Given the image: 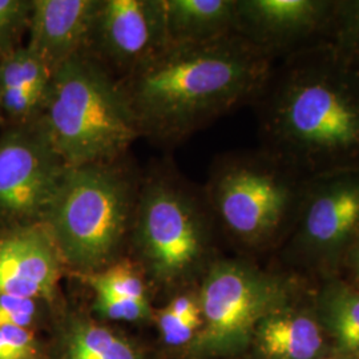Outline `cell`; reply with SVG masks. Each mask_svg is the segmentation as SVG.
<instances>
[{
  "label": "cell",
  "instance_id": "obj_19",
  "mask_svg": "<svg viewBox=\"0 0 359 359\" xmlns=\"http://www.w3.org/2000/svg\"><path fill=\"white\" fill-rule=\"evenodd\" d=\"M203 326V316L196 290L175 295L158 314V330L170 347L191 346Z\"/></svg>",
  "mask_w": 359,
  "mask_h": 359
},
{
  "label": "cell",
  "instance_id": "obj_11",
  "mask_svg": "<svg viewBox=\"0 0 359 359\" xmlns=\"http://www.w3.org/2000/svg\"><path fill=\"white\" fill-rule=\"evenodd\" d=\"M335 0H237L236 34L273 62L326 44Z\"/></svg>",
  "mask_w": 359,
  "mask_h": 359
},
{
  "label": "cell",
  "instance_id": "obj_21",
  "mask_svg": "<svg viewBox=\"0 0 359 359\" xmlns=\"http://www.w3.org/2000/svg\"><path fill=\"white\" fill-rule=\"evenodd\" d=\"M326 44L342 59L359 65V0H335Z\"/></svg>",
  "mask_w": 359,
  "mask_h": 359
},
{
  "label": "cell",
  "instance_id": "obj_4",
  "mask_svg": "<svg viewBox=\"0 0 359 359\" xmlns=\"http://www.w3.org/2000/svg\"><path fill=\"white\" fill-rule=\"evenodd\" d=\"M308 179L259 148L218 157L203 188L219 231L246 252L283 248Z\"/></svg>",
  "mask_w": 359,
  "mask_h": 359
},
{
  "label": "cell",
  "instance_id": "obj_24",
  "mask_svg": "<svg viewBox=\"0 0 359 359\" xmlns=\"http://www.w3.org/2000/svg\"><path fill=\"white\" fill-rule=\"evenodd\" d=\"M40 299L19 295L0 294V327L29 329L39 316Z\"/></svg>",
  "mask_w": 359,
  "mask_h": 359
},
{
  "label": "cell",
  "instance_id": "obj_13",
  "mask_svg": "<svg viewBox=\"0 0 359 359\" xmlns=\"http://www.w3.org/2000/svg\"><path fill=\"white\" fill-rule=\"evenodd\" d=\"M249 348L256 359H318L334 353L314 304V289L309 286L265 316Z\"/></svg>",
  "mask_w": 359,
  "mask_h": 359
},
{
  "label": "cell",
  "instance_id": "obj_25",
  "mask_svg": "<svg viewBox=\"0 0 359 359\" xmlns=\"http://www.w3.org/2000/svg\"><path fill=\"white\" fill-rule=\"evenodd\" d=\"M38 346L31 329L0 327V359H35Z\"/></svg>",
  "mask_w": 359,
  "mask_h": 359
},
{
  "label": "cell",
  "instance_id": "obj_10",
  "mask_svg": "<svg viewBox=\"0 0 359 359\" xmlns=\"http://www.w3.org/2000/svg\"><path fill=\"white\" fill-rule=\"evenodd\" d=\"M168 47L164 0H100L86 55L124 77Z\"/></svg>",
  "mask_w": 359,
  "mask_h": 359
},
{
  "label": "cell",
  "instance_id": "obj_6",
  "mask_svg": "<svg viewBox=\"0 0 359 359\" xmlns=\"http://www.w3.org/2000/svg\"><path fill=\"white\" fill-rule=\"evenodd\" d=\"M218 229L203 188L176 175H152L139 184L130 226L137 256L156 283L177 287L203 277Z\"/></svg>",
  "mask_w": 359,
  "mask_h": 359
},
{
  "label": "cell",
  "instance_id": "obj_22",
  "mask_svg": "<svg viewBox=\"0 0 359 359\" xmlns=\"http://www.w3.org/2000/svg\"><path fill=\"white\" fill-rule=\"evenodd\" d=\"M32 0H0V57L16 50L28 29Z\"/></svg>",
  "mask_w": 359,
  "mask_h": 359
},
{
  "label": "cell",
  "instance_id": "obj_15",
  "mask_svg": "<svg viewBox=\"0 0 359 359\" xmlns=\"http://www.w3.org/2000/svg\"><path fill=\"white\" fill-rule=\"evenodd\" d=\"M52 72L25 47L0 57V121L8 127L34 123L46 102Z\"/></svg>",
  "mask_w": 359,
  "mask_h": 359
},
{
  "label": "cell",
  "instance_id": "obj_8",
  "mask_svg": "<svg viewBox=\"0 0 359 359\" xmlns=\"http://www.w3.org/2000/svg\"><path fill=\"white\" fill-rule=\"evenodd\" d=\"M358 237L359 168L320 175L306 181L283 255L322 281L339 277Z\"/></svg>",
  "mask_w": 359,
  "mask_h": 359
},
{
  "label": "cell",
  "instance_id": "obj_18",
  "mask_svg": "<svg viewBox=\"0 0 359 359\" xmlns=\"http://www.w3.org/2000/svg\"><path fill=\"white\" fill-rule=\"evenodd\" d=\"M55 359H144L130 339L90 318L67 322Z\"/></svg>",
  "mask_w": 359,
  "mask_h": 359
},
{
  "label": "cell",
  "instance_id": "obj_27",
  "mask_svg": "<svg viewBox=\"0 0 359 359\" xmlns=\"http://www.w3.org/2000/svg\"><path fill=\"white\" fill-rule=\"evenodd\" d=\"M318 359H359L357 355H346V354H339V353H330V354H326L321 358Z\"/></svg>",
  "mask_w": 359,
  "mask_h": 359
},
{
  "label": "cell",
  "instance_id": "obj_17",
  "mask_svg": "<svg viewBox=\"0 0 359 359\" xmlns=\"http://www.w3.org/2000/svg\"><path fill=\"white\" fill-rule=\"evenodd\" d=\"M314 304L334 353L359 357V289L341 277L320 281Z\"/></svg>",
  "mask_w": 359,
  "mask_h": 359
},
{
  "label": "cell",
  "instance_id": "obj_26",
  "mask_svg": "<svg viewBox=\"0 0 359 359\" xmlns=\"http://www.w3.org/2000/svg\"><path fill=\"white\" fill-rule=\"evenodd\" d=\"M339 277L359 289V237L347 253Z\"/></svg>",
  "mask_w": 359,
  "mask_h": 359
},
{
  "label": "cell",
  "instance_id": "obj_23",
  "mask_svg": "<svg viewBox=\"0 0 359 359\" xmlns=\"http://www.w3.org/2000/svg\"><path fill=\"white\" fill-rule=\"evenodd\" d=\"M95 310L112 321L137 322L149 317L151 306L149 302L95 292Z\"/></svg>",
  "mask_w": 359,
  "mask_h": 359
},
{
  "label": "cell",
  "instance_id": "obj_5",
  "mask_svg": "<svg viewBox=\"0 0 359 359\" xmlns=\"http://www.w3.org/2000/svg\"><path fill=\"white\" fill-rule=\"evenodd\" d=\"M118 161L68 168L44 219L63 264L88 276L115 262L139 192Z\"/></svg>",
  "mask_w": 359,
  "mask_h": 359
},
{
  "label": "cell",
  "instance_id": "obj_7",
  "mask_svg": "<svg viewBox=\"0 0 359 359\" xmlns=\"http://www.w3.org/2000/svg\"><path fill=\"white\" fill-rule=\"evenodd\" d=\"M309 286L305 277L293 271L262 269L243 258H216L197 287L203 326L187 348L188 358L244 353L261 320Z\"/></svg>",
  "mask_w": 359,
  "mask_h": 359
},
{
  "label": "cell",
  "instance_id": "obj_12",
  "mask_svg": "<svg viewBox=\"0 0 359 359\" xmlns=\"http://www.w3.org/2000/svg\"><path fill=\"white\" fill-rule=\"evenodd\" d=\"M63 261L44 224L0 234V294L51 301Z\"/></svg>",
  "mask_w": 359,
  "mask_h": 359
},
{
  "label": "cell",
  "instance_id": "obj_9",
  "mask_svg": "<svg viewBox=\"0 0 359 359\" xmlns=\"http://www.w3.org/2000/svg\"><path fill=\"white\" fill-rule=\"evenodd\" d=\"M67 169L35 121L6 129L0 136V234L43 224Z\"/></svg>",
  "mask_w": 359,
  "mask_h": 359
},
{
  "label": "cell",
  "instance_id": "obj_20",
  "mask_svg": "<svg viewBox=\"0 0 359 359\" xmlns=\"http://www.w3.org/2000/svg\"><path fill=\"white\" fill-rule=\"evenodd\" d=\"M84 277L93 292H104L121 298L149 302L142 273L129 259H116L107 268Z\"/></svg>",
  "mask_w": 359,
  "mask_h": 359
},
{
  "label": "cell",
  "instance_id": "obj_1",
  "mask_svg": "<svg viewBox=\"0 0 359 359\" xmlns=\"http://www.w3.org/2000/svg\"><path fill=\"white\" fill-rule=\"evenodd\" d=\"M261 148L304 177L359 168V65L327 44L276 62L255 102Z\"/></svg>",
  "mask_w": 359,
  "mask_h": 359
},
{
  "label": "cell",
  "instance_id": "obj_2",
  "mask_svg": "<svg viewBox=\"0 0 359 359\" xmlns=\"http://www.w3.org/2000/svg\"><path fill=\"white\" fill-rule=\"evenodd\" d=\"M274 63L233 34L169 46L118 81L142 135L180 142L236 108L255 104Z\"/></svg>",
  "mask_w": 359,
  "mask_h": 359
},
{
  "label": "cell",
  "instance_id": "obj_16",
  "mask_svg": "<svg viewBox=\"0 0 359 359\" xmlns=\"http://www.w3.org/2000/svg\"><path fill=\"white\" fill-rule=\"evenodd\" d=\"M169 46L201 44L236 34L237 0H164Z\"/></svg>",
  "mask_w": 359,
  "mask_h": 359
},
{
  "label": "cell",
  "instance_id": "obj_3",
  "mask_svg": "<svg viewBox=\"0 0 359 359\" xmlns=\"http://www.w3.org/2000/svg\"><path fill=\"white\" fill-rule=\"evenodd\" d=\"M35 123L67 168L116 163L142 135L120 81L87 55L52 74Z\"/></svg>",
  "mask_w": 359,
  "mask_h": 359
},
{
  "label": "cell",
  "instance_id": "obj_14",
  "mask_svg": "<svg viewBox=\"0 0 359 359\" xmlns=\"http://www.w3.org/2000/svg\"><path fill=\"white\" fill-rule=\"evenodd\" d=\"M100 0H32L27 48L52 74L88 51Z\"/></svg>",
  "mask_w": 359,
  "mask_h": 359
}]
</instances>
